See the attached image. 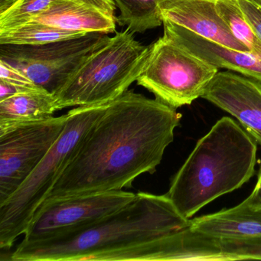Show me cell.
<instances>
[{
	"mask_svg": "<svg viewBox=\"0 0 261 261\" xmlns=\"http://www.w3.org/2000/svg\"><path fill=\"white\" fill-rule=\"evenodd\" d=\"M181 119L175 108L126 91L85 134L45 201L132 187L156 170Z\"/></svg>",
	"mask_w": 261,
	"mask_h": 261,
	"instance_id": "obj_1",
	"label": "cell"
},
{
	"mask_svg": "<svg viewBox=\"0 0 261 261\" xmlns=\"http://www.w3.org/2000/svg\"><path fill=\"white\" fill-rule=\"evenodd\" d=\"M167 195L138 192L130 202L83 228L25 241L13 261H166L169 237L190 227Z\"/></svg>",
	"mask_w": 261,
	"mask_h": 261,
	"instance_id": "obj_2",
	"label": "cell"
},
{
	"mask_svg": "<svg viewBox=\"0 0 261 261\" xmlns=\"http://www.w3.org/2000/svg\"><path fill=\"white\" fill-rule=\"evenodd\" d=\"M256 142L233 119H220L200 139L172 179L166 194L180 215L190 219L221 195L253 176Z\"/></svg>",
	"mask_w": 261,
	"mask_h": 261,
	"instance_id": "obj_3",
	"label": "cell"
},
{
	"mask_svg": "<svg viewBox=\"0 0 261 261\" xmlns=\"http://www.w3.org/2000/svg\"><path fill=\"white\" fill-rule=\"evenodd\" d=\"M130 30L108 37L55 94L58 111L108 105L123 95L144 69L150 45L136 40Z\"/></svg>",
	"mask_w": 261,
	"mask_h": 261,
	"instance_id": "obj_4",
	"label": "cell"
},
{
	"mask_svg": "<svg viewBox=\"0 0 261 261\" xmlns=\"http://www.w3.org/2000/svg\"><path fill=\"white\" fill-rule=\"evenodd\" d=\"M108 105L77 107L68 113L66 126L46 156L22 186L0 204V248L9 250L25 234L32 220L48 198L80 142Z\"/></svg>",
	"mask_w": 261,
	"mask_h": 261,
	"instance_id": "obj_5",
	"label": "cell"
},
{
	"mask_svg": "<svg viewBox=\"0 0 261 261\" xmlns=\"http://www.w3.org/2000/svg\"><path fill=\"white\" fill-rule=\"evenodd\" d=\"M218 68L163 34L150 45V51L137 85L155 99L177 108L202 97Z\"/></svg>",
	"mask_w": 261,
	"mask_h": 261,
	"instance_id": "obj_6",
	"label": "cell"
},
{
	"mask_svg": "<svg viewBox=\"0 0 261 261\" xmlns=\"http://www.w3.org/2000/svg\"><path fill=\"white\" fill-rule=\"evenodd\" d=\"M68 114L0 126V204L29 178L62 135Z\"/></svg>",
	"mask_w": 261,
	"mask_h": 261,
	"instance_id": "obj_7",
	"label": "cell"
},
{
	"mask_svg": "<svg viewBox=\"0 0 261 261\" xmlns=\"http://www.w3.org/2000/svg\"><path fill=\"white\" fill-rule=\"evenodd\" d=\"M108 36L88 33L82 37L45 45H0V59L55 95L85 58Z\"/></svg>",
	"mask_w": 261,
	"mask_h": 261,
	"instance_id": "obj_8",
	"label": "cell"
},
{
	"mask_svg": "<svg viewBox=\"0 0 261 261\" xmlns=\"http://www.w3.org/2000/svg\"><path fill=\"white\" fill-rule=\"evenodd\" d=\"M136 195L117 190L45 201L32 220L23 241L45 239L83 228L117 212Z\"/></svg>",
	"mask_w": 261,
	"mask_h": 261,
	"instance_id": "obj_9",
	"label": "cell"
},
{
	"mask_svg": "<svg viewBox=\"0 0 261 261\" xmlns=\"http://www.w3.org/2000/svg\"><path fill=\"white\" fill-rule=\"evenodd\" d=\"M203 99L233 116L261 146V82L238 73L218 71Z\"/></svg>",
	"mask_w": 261,
	"mask_h": 261,
	"instance_id": "obj_10",
	"label": "cell"
},
{
	"mask_svg": "<svg viewBox=\"0 0 261 261\" xmlns=\"http://www.w3.org/2000/svg\"><path fill=\"white\" fill-rule=\"evenodd\" d=\"M218 0H160L163 20L180 25L208 40L250 53L232 34L217 7Z\"/></svg>",
	"mask_w": 261,
	"mask_h": 261,
	"instance_id": "obj_11",
	"label": "cell"
},
{
	"mask_svg": "<svg viewBox=\"0 0 261 261\" xmlns=\"http://www.w3.org/2000/svg\"><path fill=\"white\" fill-rule=\"evenodd\" d=\"M114 0H53L48 8L31 22L84 33H116Z\"/></svg>",
	"mask_w": 261,
	"mask_h": 261,
	"instance_id": "obj_12",
	"label": "cell"
},
{
	"mask_svg": "<svg viewBox=\"0 0 261 261\" xmlns=\"http://www.w3.org/2000/svg\"><path fill=\"white\" fill-rule=\"evenodd\" d=\"M164 33L211 65L225 68L261 82V58L208 40L168 20H163Z\"/></svg>",
	"mask_w": 261,
	"mask_h": 261,
	"instance_id": "obj_13",
	"label": "cell"
},
{
	"mask_svg": "<svg viewBox=\"0 0 261 261\" xmlns=\"http://www.w3.org/2000/svg\"><path fill=\"white\" fill-rule=\"evenodd\" d=\"M181 260L233 261L261 259V238L222 239L186 229L180 234Z\"/></svg>",
	"mask_w": 261,
	"mask_h": 261,
	"instance_id": "obj_14",
	"label": "cell"
},
{
	"mask_svg": "<svg viewBox=\"0 0 261 261\" xmlns=\"http://www.w3.org/2000/svg\"><path fill=\"white\" fill-rule=\"evenodd\" d=\"M190 228L202 234L222 239L261 238V210L237 205L190 220Z\"/></svg>",
	"mask_w": 261,
	"mask_h": 261,
	"instance_id": "obj_15",
	"label": "cell"
},
{
	"mask_svg": "<svg viewBox=\"0 0 261 261\" xmlns=\"http://www.w3.org/2000/svg\"><path fill=\"white\" fill-rule=\"evenodd\" d=\"M56 111V97L44 90L17 94L0 101V126L45 120Z\"/></svg>",
	"mask_w": 261,
	"mask_h": 261,
	"instance_id": "obj_16",
	"label": "cell"
},
{
	"mask_svg": "<svg viewBox=\"0 0 261 261\" xmlns=\"http://www.w3.org/2000/svg\"><path fill=\"white\" fill-rule=\"evenodd\" d=\"M88 33L63 30L53 25L30 22L0 32V45H41L82 37Z\"/></svg>",
	"mask_w": 261,
	"mask_h": 261,
	"instance_id": "obj_17",
	"label": "cell"
},
{
	"mask_svg": "<svg viewBox=\"0 0 261 261\" xmlns=\"http://www.w3.org/2000/svg\"><path fill=\"white\" fill-rule=\"evenodd\" d=\"M120 10L117 25L134 33H143L163 25L160 0H114Z\"/></svg>",
	"mask_w": 261,
	"mask_h": 261,
	"instance_id": "obj_18",
	"label": "cell"
},
{
	"mask_svg": "<svg viewBox=\"0 0 261 261\" xmlns=\"http://www.w3.org/2000/svg\"><path fill=\"white\" fill-rule=\"evenodd\" d=\"M218 12L233 36L250 53L261 58V40L243 14L237 0H218Z\"/></svg>",
	"mask_w": 261,
	"mask_h": 261,
	"instance_id": "obj_19",
	"label": "cell"
},
{
	"mask_svg": "<svg viewBox=\"0 0 261 261\" xmlns=\"http://www.w3.org/2000/svg\"><path fill=\"white\" fill-rule=\"evenodd\" d=\"M53 0H19L10 10L0 15V32L31 22L47 10Z\"/></svg>",
	"mask_w": 261,
	"mask_h": 261,
	"instance_id": "obj_20",
	"label": "cell"
},
{
	"mask_svg": "<svg viewBox=\"0 0 261 261\" xmlns=\"http://www.w3.org/2000/svg\"><path fill=\"white\" fill-rule=\"evenodd\" d=\"M0 81L25 87H37L22 71L16 69L14 67L7 63L5 61L0 59ZM39 87V86H38Z\"/></svg>",
	"mask_w": 261,
	"mask_h": 261,
	"instance_id": "obj_21",
	"label": "cell"
},
{
	"mask_svg": "<svg viewBox=\"0 0 261 261\" xmlns=\"http://www.w3.org/2000/svg\"><path fill=\"white\" fill-rule=\"evenodd\" d=\"M243 14L261 40V7L251 0H237Z\"/></svg>",
	"mask_w": 261,
	"mask_h": 261,
	"instance_id": "obj_22",
	"label": "cell"
},
{
	"mask_svg": "<svg viewBox=\"0 0 261 261\" xmlns=\"http://www.w3.org/2000/svg\"><path fill=\"white\" fill-rule=\"evenodd\" d=\"M42 90L44 89L40 87L20 86V85H12V84L0 81V101L17 94L30 92V91H42Z\"/></svg>",
	"mask_w": 261,
	"mask_h": 261,
	"instance_id": "obj_23",
	"label": "cell"
},
{
	"mask_svg": "<svg viewBox=\"0 0 261 261\" xmlns=\"http://www.w3.org/2000/svg\"><path fill=\"white\" fill-rule=\"evenodd\" d=\"M238 205L251 210H261V166L258 173L257 182L254 189L250 196Z\"/></svg>",
	"mask_w": 261,
	"mask_h": 261,
	"instance_id": "obj_24",
	"label": "cell"
},
{
	"mask_svg": "<svg viewBox=\"0 0 261 261\" xmlns=\"http://www.w3.org/2000/svg\"><path fill=\"white\" fill-rule=\"evenodd\" d=\"M19 1V0H0V15L10 10Z\"/></svg>",
	"mask_w": 261,
	"mask_h": 261,
	"instance_id": "obj_25",
	"label": "cell"
},
{
	"mask_svg": "<svg viewBox=\"0 0 261 261\" xmlns=\"http://www.w3.org/2000/svg\"><path fill=\"white\" fill-rule=\"evenodd\" d=\"M251 1L256 3L257 5H259V7H261V0H251Z\"/></svg>",
	"mask_w": 261,
	"mask_h": 261,
	"instance_id": "obj_26",
	"label": "cell"
}]
</instances>
